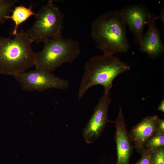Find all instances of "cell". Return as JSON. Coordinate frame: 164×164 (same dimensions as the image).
I'll return each instance as SVG.
<instances>
[{"label": "cell", "instance_id": "2", "mask_svg": "<svg viewBox=\"0 0 164 164\" xmlns=\"http://www.w3.org/2000/svg\"><path fill=\"white\" fill-rule=\"evenodd\" d=\"M130 69L128 64L113 55L103 53L93 56L85 65L78 90V99H81L90 88L97 85L103 87L104 93H109L114 79Z\"/></svg>", "mask_w": 164, "mask_h": 164}, {"label": "cell", "instance_id": "9", "mask_svg": "<svg viewBox=\"0 0 164 164\" xmlns=\"http://www.w3.org/2000/svg\"><path fill=\"white\" fill-rule=\"evenodd\" d=\"M114 122L116 129L114 138L117 155L116 164H130V158L133 146L129 133L126 128L121 106L118 116Z\"/></svg>", "mask_w": 164, "mask_h": 164}, {"label": "cell", "instance_id": "15", "mask_svg": "<svg viewBox=\"0 0 164 164\" xmlns=\"http://www.w3.org/2000/svg\"><path fill=\"white\" fill-rule=\"evenodd\" d=\"M152 164H164V146L159 147L151 154Z\"/></svg>", "mask_w": 164, "mask_h": 164}, {"label": "cell", "instance_id": "19", "mask_svg": "<svg viewBox=\"0 0 164 164\" xmlns=\"http://www.w3.org/2000/svg\"><path fill=\"white\" fill-rule=\"evenodd\" d=\"M158 110L162 112H164V99H163L160 102L158 108Z\"/></svg>", "mask_w": 164, "mask_h": 164}, {"label": "cell", "instance_id": "1", "mask_svg": "<svg viewBox=\"0 0 164 164\" xmlns=\"http://www.w3.org/2000/svg\"><path fill=\"white\" fill-rule=\"evenodd\" d=\"M126 27L120 11H109L93 21L91 37L96 47L104 54L125 53L130 47Z\"/></svg>", "mask_w": 164, "mask_h": 164}, {"label": "cell", "instance_id": "3", "mask_svg": "<svg viewBox=\"0 0 164 164\" xmlns=\"http://www.w3.org/2000/svg\"><path fill=\"white\" fill-rule=\"evenodd\" d=\"M32 43L23 29L13 39L0 37V74L13 76L34 66L36 53Z\"/></svg>", "mask_w": 164, "mask_h": 164}, {"label": "cell", "instance_id": "14", "mask_svg": "<svg viewBox=\"0 0 164 164\" xmlns=\"http://www.w3.org/2000/svg\"><path fill=\"white\" fill-rule=\"evenodd\" d=\"M162 146H164V135L155 132L145 142L144 145L145 148L153 151Z\"/></svg>", "mask_w": 164, "mask_h": 164}, {"label": "cell", "instance_id": "4", "mask_svg": "<svg viewBox=\"0 0 164 164\" xmlns=\"http://www.w3.org/2000/svg\"><path fill=\"white\" fill-rule=\"evenodd\" d=\"M44 44L42 50L36 53L34 66L50 72L64 63L73 62L81 53L80 43L71 38L51 39Z\"/></svg>", "mask_w": 164, "mask_h": 164}, {"label": "cell", "instance_id": "16", "mask_svg": "<svg viewBox=\"0 0 164 164\" xmlns=\"http://www.w3.org/2000/svg\"><path fill=\"white\" fill-rule=\"evenodd\" d=\"M153 151L150 149L144 148L140 159L136 164H152L151 154Z\"/></svg>", "mask_w": 164, "mask_h": 164}, {"label": "cell", "instance_id": "18", "mask_svg": "<svg viewBox=\"0 0 164 164\" xmlns=\"http://www.w3.org/2000/svg\"><path fill=\"white\" fill-rule=\"evenodd\" d=\"M157 16V19H159L163 24L164 23V8H161L159 15Z\"/></svg>", "mask_w": 164, "mask_h": 164}, {"label": "cell", "instance_id": "11", "mask_svg": "<svg viewBox=\"0 0 164 164\" xmlns=\"http://www.w3.org/2000/svg\"><path fill=\"white\" fill-rule=\"evenodd\" d=\"M160 118L157 115L148 116L133 126L129 134L133 148L141 154L145 142L155 133Z\"/></svg>", "mask_w": 164, "mask_h": 164}, {"label": "cell", "instance_id": "10", "mask_svg": "<svg viewBox=\"0 0 164 164\" xmlns=\"http://www.w3.org/2000/svg\"><path fill=\"white\" fill-rule=\"evenodd\" d=\"M157 19V16L151 14L146 24L148 26L147 30L139 46L140 51L152 59L159 57L164 52V45L161 39L160 31L156 22Z\"/></svg>", "mask_w": 164, "mask_h": 164}, {"label": "cell", "instance_id": "7", "mask_svg": "<svg viewBox=\"0 0 164 164\" xmlns=\"http://www.w3.org/2000/svg\"><path fill=\"white\" fill-rule=\"evenodd\" d=\"M111 101L109 93H104L95 108L93 113L83 131L85 142L93 143L101 136L106 124L113 122L108 118V110Z\"/></svg>", "mask_w": 164, "mask_h": 164}, {"label": "cell", "instance_id": "6", "mask_svg": "<svg viewBox=\"0 0 164 164\" xmlns=\"http://www.w3.org/2000/svg\"><path fill=\"white\" fill-rule=\"evenodd\" d=\"M13 76L25 91L40 92L51 88L62 90L67 89L69 86L67 80L52 72L39 69L22 72Z\"/></svg>", "mask_w": 164, "mask_h": 164}, {"label": "cell", "instance_id": "17", "mask_svg": "<svg viewBox=\"0 0 164 164\" xmlns=\"http://www.w3.org/2000/svg\"><path fill=\"white\" fill-rule=\"evenodd\" d=\"M155 132L164 135V119L159 118L157 123Z\"/></svg>", "mask_w": 164, "mask_h": 164}, {"label": "cell", "instance_id": "8", "mask_svg": "<svg viewBox=\"0 0 164 164\" xmlns=\"http://www.w3.org/2000/svg\"><path fill=\"white\" fill-rule=\"evenodd\" d=\"M119 11L126 26L133 35L134 41L139 46L144 36L145 26L151 13L142 3L126 5Z\"/></svg>", "mask_w": 164, "mask_h": 164}, {"label": "cell", "instance_id": "13", "mask_svg": "<svg viewBox=\"0 0 164 164\" xmlns=\"http://www.w3.org/2000/svg\"><path fill=\"white\" fill-rule=\"evenodd\" d=\"M18 2L16 0H0V24L7 19L6 17L9 15L12 8Z\"/></svg>", "mask_w": 164, "mask_h": 164}, {"label": "cell", "instance_id": "12", "mask_svg": "<svg viewBox=\"0 0 164 164\" xmlns=\"http://www.w3.org/2000/svg\"><path fill=\"white\" fill-rule=\"evenodd\" d=\"M12 12L11 15L6 16V18L7 19H11L15 23L14 28L12 33L14 36L17 34V29L20 24L26 21L31 16H36V15L32 11V6L29 8L23 6L15 7Z\"/></svg>", "mask_w": 164, "mask_h": 164}, {"label": "cell", "instance_id": "5", "mask_svg": "<svg viewBox=\"0 0 164 164\" xmlns=\"http://www.w3.org/2000/svg\"><path fill=\"white\" fill-rule=\"evenodd\" d=\"M36 17L32 26L26 31L32 42L45 43L50 39L62 37L64 16L52 1L42 6Z\"/></svg>", "mask_w": 164, "mask_h": 164}]
</instances>
